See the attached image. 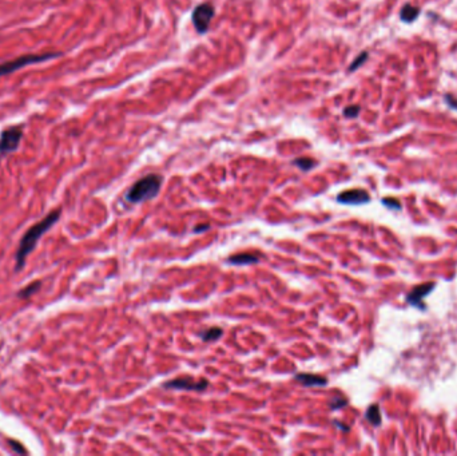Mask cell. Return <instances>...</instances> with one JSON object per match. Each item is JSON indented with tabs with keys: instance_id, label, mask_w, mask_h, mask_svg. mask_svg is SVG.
<instances>
[{
	"instance_id": "cell-1",
	"label": "cell",
	"mask_w": 457,
	"mask_h": 456,
	"mask_svg": "<svg viewBox=\"0 0 457 456\" xmlns=\"http://www.w3.org/2000/svg\"><path fill=\"white\" fill-rule=\"evenodd\" d=\"M60 214H62V212L59 209L52 210V212H50V213L47 214L43 220L36 222L35 225L31 226L28 230L25 231L24 235L21 237L19 246H17L16 254H15V261H16L15 270H16V272L23 269V266H24L25 264V259H27V257L29 255V253L35 249L39 238L50 229L51 226L55 225V224L58 222Z\"/></svg>"
},
{
	"instance_id": "cell-2",
	"label": "cell",
	"mask_w": 457,
	"mask_h": 456,
	"mask_svg": "<svg viewBox=\"0 0 457 456\" xmlns=\"http://www.w3.org/2000/svg\"><path fill=\"white\" fill-rule=\"evenodd\" d=\"M162 177L158 174H149L143 177L129 189L126 194V200L131 204H139V202L149 201L157 197V194L162 186Z\"/></svg>"
},
{
	"instance_id": "cell-3",
	"label": "cell",
	"mask_w": 457,
	"mask_h": 456,
	"mask_svg": "<svg viewBox=\"0 0 457 456\" xmlns=\"http://www.w3.org/2000/svg\"><path fill=\"white\" fill-rule=\"evenodd\" d=\"M62 52H46V54H27L23 55L20 58L13 59V60H8L5 63H0V78L8 74L20 70V68L29 66V64H36V63L47 62L51 59L59 58L62 56Z\"/></svg>"
},
{
	"instance_id": "cell-4",
	"label": "cell",
	"mask_w": 457,
	"mask_h": 456,
	"mask_svg": "<svg viewBox=\"0 0 457 456\" xmlns=\"http://www.w3.org/2000/svg\"><path fill=\"white\" fill-rule=\"evenodd\" d=\"M216 16V8L214 5L210 3H201L193 9L192 21L194 24V28L197 32L201 35L206 34L210 28L212 20Z\"/></svg>"
},
{
	"instance_id": "cell-5",
	"label": "cell",
	"mask_w": 457,
	"mask_h": 456,
	"mask_svg": "<svg viewBox=\"0 0 457 456\" xmlns=\"http://www.w3.org/2000/svg\"><path fill=\"white\" fill-rule=\"evenodd\" d=\"M23 138V125L11 126L0 134V157L12 153L19 147Z\"/></svg>"
},
{
	"instance_id": "cell-6",
	"label": "cell",
	"mask_w": 457,
	"mask_h": 456,
	"mask_svg": "<svg viewBox=\"0 0 457 456\" xmlns=\"http://www.w3.org/2000/svg\"><path fill=\"white\" fill-rule=\"evenodd\" d=\"M209 383L206 380H200L197 381L196 379H193L190 376H182L173 379V380L165 383L163 387L166 388H174V389H186V391H198L202 392L205 389L208 388Z\"/></svg>"
},
{
	"instance_id": "cell-7",
	"label": "cell",
	"mask_w": 457,
	"mask_h": 456,
	"mask_svg": "<svg viewBox=\"0 0 457 456\" xmlns=\"http://www.w3.org/2000/svg\"><path fill=\"white\" fill-rule=\"evenodd\" d=\"M369 194L365 190L361 189H353V190H346L338 194L337 201L340 204H346V205H361L369 202Z\"/></svg>"
},
{
	"instance_id": "cell-8",
	"label": "cell",
	"mask_w": 457,
	"mask_h": 456,
	"mask_svg": "<svg viewBox=\"0 0 457 456\" xmlns=\"http://www.w3.org/2000/svg\"><path fill=\"white\" fill-rule=\"evenodd\" d=\"M433 289H435V284H423L420 286H417L412 290L409 294H408V302H411L413 305H417V304H420L421 300L429 294V293L432 292Z\"/></svg>"
},
{
	"instance_id": "cell-9",
	"label": "cell",
	"mask_w": 457,
	"mask_h": 456,
	"mask_svg": "<svg viewBox=\"0 0 457 456\" xmlns=\"http://www.w3.org/2000/svg\"><path fill=\"white\" fill-rule=\"evenodd\" d=\"M295 380L302 383L303 385L308 387H322V385L328 384V380L318 375H310V373H299L295 375Z\"/></svg>"
},
{
	"instance_id": "cell-10",
	"label": "cell",
	"mask_w": 457,
	"mask_h": 456,
	"mask_svg": "<svg viewBox=\"0 0 457 456\" xmlns=\"http://www.w3.org/2000/svg\"><path fill=\"white\" fill-rule=\"evenodd\" d=\"M228 261L233 265L255 264V262L259 261V255L254 254V253H241V254H235L231 255V257H228Z\"/></svg>"
},
{
	"instance_id": "cell-11",
	"label": "cell",
	"mask_w": 457,
	"mask_h": 456,
	"mask_svg": "<svg viewBox=\"0 0 457 456\" xmlns=\"http://www.w3.org/2000/svg\"><path fill=\"white\" fill-rule=\"evenodd\" d=\"M419 13H420V8L413 7V5L411 4H405L403 7V9H401L400 17H401V20L405 21V23H412L416 17L419 16Z\"/></svg>"
},
{
	"instance_id": "cell-12",
	"label": "cell",
	"mask_w": 457,
	"mask_h": 456,
	"mask_svg": "<svg viewBox=\"0 0 457 456\" xmlns=\"http://www.w3.org/2000/svg\"><path fill=\"white\" fill-rule=\"evenodd\" d=\"M222 335H224L222 328L213 327L206 329V331L201 332V339L204 340V341H216V340L220 339Z\"/></svg>"
},
{
	"instance_id": "cell-13",
	"label": "cell",
	"mask_w": 457,
	"mask_h": 456,
	"mask_svg": "<svg viewBox=\"0 0 457 456\" xmlns=\"http://www.w3.org/2000/svg\"><path fill=\"white\" fill-rule=\"evenodd\" d=\"M40 286H42V285H40L39 281H33L32 284L27 285L25 288L21 289L20 292H17V296H19L20 298H24V300L25 298H29L31 296H32V294H35L36 292H39Z\"/></svg>"
},
{
	"instance_id": "cell-14",
	"label": "cell",
	"mask_w": 457,
	"mask_h": 456,
	"mask_svg": "<svg viewBox=\"0 0 457 456\" xmlns=\"http://www.w3.org/2000/svg\"><path fill=\"white\" fill-rule=\"evenodd\" d=\"M293 164L298 169L303 170V172H309V170H312L316 166V161L312 158H308V157H302V158L294 159Z\"/></svg>"
},
{
	"instance_id": "cell-15",
	"label": "cell",
	"mask_w": 457,
	"mask_h": 456,
	"mask_svg": "<svg viewBox=\"0 0 457 456\" xmlns=\"http://www.w3.org/2000/svg\"><path fill=\"white\" fill-rule=\"evenodd\" d=\"M366 418L369 420L373 426H378L381 423V415H380V408L378 406H370L368 412H366Z\"/></svg>"
},
{
	"instance_id": "cell-16",
	"label": "cell",
	"mask_w": 457,
	"mask_h": 456,
	"mask_svg": "<svg viewBox=\"0 0 457 456\" xmlns=\"http://www.w3.org/2000/svg\"><path fill=\"white\" fill-rule=\"evenodd\" d=\"M366 59H368V52H362V54L358 55L357 58L354 59L353 62H352V64L349 66V72L356 71L357 68L361 67L362 64L366 62Z\"/></svg>"
},
{
	"instance_id": "cell-17",
	"label": "cell",
	"mask_w": 457,
	"mask_h": 456,
	"mask_svg": "<svg viewBox=\"0 0 457 456\" xmlns=\"http://www.w3.org/2000/svg\"><path fill=\"white\" fill-rule=\"evenodd\" d=\"M360 106H348L345 110H344V115L346 118H356L358 117V114H360Z\"/></svg>"
},
{
	"instance_id": "cell-18",
	"label": "cell",
	"mask_w": 457,
	"mask_h": 456,
	"mask_svg": "<svg viewBox=\"0 0 457 456\" xmlns=\"http://www.w3.org/2000/svg\"><path fill=\"white\" fill-rule=\"evenodd\" d=\"M383 204H385L387 206H391V208H397V209H400V202L397 201V200L385 198V200H383Z\"/></svg>"
},
{
	"instance_id": "cell-19",
	"label": "cell",
	"mask_w": 457,
	"mask_h": 456,
	"mask_svg": "<svg viewBox=\"0 0 457 456\" xmlns=\"http://www.w3.org/2000/svg\"><path fill=\"white\" fill-rule=\"evenodd\" d=\"M345 404H346L345 399H337V400H334V402L332 403V408L336 410V408H340V407L345 406Z\"/></svg>"
},
{
	"instance_id": "cell-20",
	"label": "cell",
	"mask_w": 457,
	"mask_h": 456,
	"mask_svg": "<svg viewBox=\"0 0 457 456\" xmlns=\"http://www.w3.org/2000/svg\"><path fill=\"white\" fill-rule=\"evenodd\" d=\"M9 443L12 444V446H11V447L13 448V450H15V451L16 452H23V454H24L25 452V450L23 447H21V444H19V443H15V442H9Z\"/></svg>"
},
{
	"instance_id": "cell-21",
	"label": "cell",
	"mask_w": 457,
	"mask_h": 456,
	"mask_svg": "<svg viewBox=\"0 0 457 456\" xmlns=\"http://www.w3.org/2000/svg\"><path fill=\"white\" fill-rule=\"evenodd\" d=\"M206 229H209V225L196 226V228H194V231H196V233H201V231H202V230H206Z\"/></svg>"
},
{
	"instance_id": "cell-22",
	"label": "cell",
	"mask_w": 457,
	"mask_h": 456,
	"mask_svg": "<svg viewBox=\"0 0 457 456\" xmlns=\"http://www.w3.org/2000/svg\"><path fill=\"white\" fill-rule=\"evenodd\" d=\"M447 102H448L449 105L452 106V107H455V109H457V102H455L452 99V98H451V96H447Z\"/></svg>"
}]
</instances>
